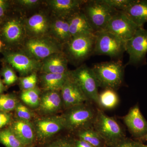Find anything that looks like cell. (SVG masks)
Returning a JSON list of instances; mask_svg holds the SVG:
<instances>
[{"label": "cell", "mask_w": 147, "mask_h": 147, "mask_svg": "<svg viewBox=\"0 0 147 147\" xmlns=\"http://www.w3.org/2000/svg\"><path fill=\"white\" fill-rule=\"evenodd\" d=\"M125 52V42L112 33L105 30L96 33L93 54L120 57Z\"/></svg>", "instance_id": "cell-7"}, {"label": "cell", "mask_w": 147, "mask_h": 147, "mask_svg": "<svg viewBox=\"0 0 147 147\" xmlns=\"http://www.w3.org/2000/svg\"><path fill=\"white\" fill-rule=\"evenodd\" d=\"M40 94V90L36 87L32 89L23 90L20 98L21 100L27 105L32 108H36L39 106Z\"/></svg>", "instance_id": "cell-28"}, {"label": "cell", "mask_w": 147, "mask_h": 147, "mask_svg": "<svg viewBox=\"0 0 147 147\" xmlns=\"http://www.w3.org/2000/svg\"><path fill=\"white\" fill-rule=\"evenodd\" d=\"M139 27L147 23V0H133L128 8L122 11Z\"/></svg>", "instance_id": "cell-22"}, {"label": "cell", "mask_w": 147, "mask_h": 147, "mask_svg": "<svg viewBox=\"0 0 147 147\" xmlns=\"http://www.w3.org/2000/svg\"><path fill=\"white\" fill-rule=\"evenodd\" d=\"M112 147H140L139 142H135L126 137L122 139L119 142Z\"/></svg>", "instance_id": "cell-35"}, {"label": "cell", "mask_w": 147, "mask_h": 147, "mask_svg": "<svg viewBox=\"0 0 147 147\" xmlns=\"http://www.w3.org/2000/svg\"><path fill=\"white\" fill-rule=\"evenodd\" d=\"M48 5L56 18L67 19L82 10L86 2L84 0H50Z\"/></svg>", "instance_id": "cell-15"}, {"label": "cell", "mask_w": 147, "mask_h": 147, "mask_svg": "<svg viewBox=\"0 0 147 147\" xmlns=\"http://www.w3.org/2000/svg\"><path fill=\"white\" fill-rule=\"evenodd\" d=\"M79 139L89 143L94 147H104L105 145L102 138L92 126L77 131Z\"/></svg>", "instance_id": "cell-25"}, {"label": "cell", "mask_w": 147, "mask_h": 147, "mask_svg": "<svg viewBox=\"0 0 147 147\" xmlns=\"http://www.w3.org/2000/svg\"><path fill=\"white\" fill-rule=\"evenodd\" d=\"M74 147H94L89 143L82 139H78L73 141Z\"/></svg>", "instance_id": "cell-39"}, {"label": "cell", "mask_w": 147, "mask_h": 147, "mask_svg": "<svg viewBox=\"0 0 147 147\" xmlns=\"http://www.w3.org/2000/svg\"><path fill=\"white\" fill-rule=\"evenodd\" d=\"M127 127L134 137L141 139L147 133V122L143 116L139 106L131 108L123 117Z\"/></svg>", "instance_id": "cell-16"}, {"label": "cell", "mask_w": 147, "mask_h": 147, "mask_svg": "<svg viewBox=\"0 0 147 147\" xmlns=\"http://www.w3.org/2000/svg\"><path fill=\"white\" fill-rule=\"evenodd\" d=\"M5 60L21 75L26 76L40 70L41 62L31 57L23 52H7Z\"/></svg>", "instance_id": "cell-11"}, {"label": "cell", "mask_w": 147, "mask_h": 147, "mask_svg": "<svg viewBox=\"0 0 147 147\" xmlns=\"http://www.w3.org/2000/svg\"><path fill=\"white\" fill-rule=\"evenodd\" d=\"M69 71L65 74H42L40 77L42 88L45 91L61 90L68 78Z\"/></svg>", "instance_id": "cell-24"}, {"label": "cell", "mask_w": 147, "mask_h": 147, "mask_svg": "<svg viewBox=\"0 0 147 147\" xmlns=\"http://www.w3.org/2000/svg\"><path fill=\"white\" fill-rule=\"evenodd\" d=\"M119 97L115 90L105 89L99 94L98 105L105 109H112L119 104Z\"/></svg>", "instance_id": "cell-26"}, {"label": "cell", "mask_w": 147, "mask_h": 147, "mask_svg": "<svg viewBox=\"0 0 147 147\" xmlns=\"http://www.w3.org/2000/svg\"><path fill=\"white\" fill-rule=\"evenodd\" d=\"M1 74L3 78L4 84L7 86H11L15 84L18 79L13 68L9 65L5 66L3 68Z\"/></svg>", "instance_id": "cell-31"}, {"label": "cell", "mask_w": 147, "mask_h": 147, "mask_svg": "<svg viewBox=\"0 0 147 147\" xmlns=\"http://www.w3.org/2000/svg\"><path fill=\"white\" fill-rule=\"evenodd\" d=\"M92 127L107 147H112L125 137L122 128L116 120L100 109L96 111Z\"/></svg>", "instance_id": "cell-2"}, {"label": "cell", "mask_w": 147, "mask_h": 147, "mask_svg": "<svg viewBox=\"0 0 147 147\" xmlns=\"http://www.w3.org/2000/svg\"><path fill=\"white\" fill-rule=\"evenodd\" d=\"M96 111L86 103L67 109L62 117L65 129L71 131H78L92 126Z\"/></svg>", "instance_id": "cell-5"}, {"label": "cell", "mask_w": 147, "mask_h": 147, "mask_svg": "<svg viewBox=\"0 0 147 147\" xmlns=\"http://www.w3.org/2000/svg\"><path fill=\"white\" fill-rule=\"evenodd\" d=\"M19 5L26 8H32L38 5L40 3L38 0H19L16 1Z\"/></svg>", "instance_id": "cell-36"}, {"label": "cell", "mask_w": 147, "mask_h": 147, "mask_svg": "<svg viewBox=\"0 0 147 147\" xmlns=\"http://www.w3.org/2000/svg\"><path fill=\"white\" fill-rule=\"evenodd\" d=\"M67 58L62 52L51 55L41 62L40 71L42 74H65L68 73Z\"/></svg>", "instance_id": "cell-18"}, {"label": "cell", "mask_w": 147, "mask_h": 147, "mask_svg": "<svg viewBox=\"0 0 147 147\" xmlns=\"http://www.w3.org/2000/svg\"><path fill=\"white\" fill-rule=\"evenodd\" d=\"M61 91L63 106L66 109L89 101L79 84L71 76L70 71L68 78Z\"/></svg>", "instance_id": "cell-12"}, {"label": "cell", "mask_w": 147, "mask_h": 147, "mask_svg": "<svg viewBox=\"0 0 147 147\" xmlns=\"http://www.w3.org/2000/svg\"><path fill=\"white\" fill-rule=\"evenodd\" d=\"M13 120L10 113L0 112V129L10 125Z\"/></svg>", "instance_id": "cell-34"}, {"label": "cell", "mask_w": 147, "mask_h": 147, "mask_svg": "<svg viewBox=\"0 0 147 147\" xmlns=\"http://www.w3.org/2000/svg\"><path fill=\"white\" fill-rule=\"evenodd\" d=\"M8 8V2L4 0H0V22L5 17Z\"/></svg>", "instance_id": "cell-38"}, {"label": "cell", "mask_w": 147, "mask_h": 147, "mask_svg": "<svg viewBox=\"0 0 147 147\" xmlns=\"http://www.w3.org/2000/svg\"><path fill=\"white\" fill-rule=\"evenodd\" d=\"M51 22L43 12L34 14L24 21L27 34L30 38L46 36L49 32Z\"/></svg>", "instance_id": "cell-17"}, {"label": "cell", "mask_w": 147, "mask_h": 147, "mask_svg": "<svg viewBox=\"0 0 147 147\" xmlns=\"http://www.w3.org/2000/svg\"><path fill=\"white\" fill-rule=\"evenodd\" d=\"M17 118L29 121L34 117V114L28 107L21 102H18L15 110Z\"/></svg>", "instance_id": "cell-32"}, {"label": "cell", "mask_w": 147, "mask_h": 147, "mask_svg": "<svg viewBox=\"0 0 147 147\" xmlns=\"http://www.w3.org/2000/svg\"><path fill=\"white\" fill-rule=\"evenodd\" d=\"M70 73L89 100L98 104L99 86L92 68L83 64Z\"/></svg>", "instance_id": "cell-9"}, {"label": "cell", "mask_w": 147, "mask_h": 147, "mask_svg": "<svg viewBox=\"0 0 147 147\" xmlns=\"http://www.w3.org/2000/svg\"><path fill=\"white\" fill-rule=\"evenodd\" d=\"M141 139L142 140H144V141H146V142H147V133L146 135L144 136V137H142V138H141Z\"/></svg>", "instance_id": "cell-41"}, {"label": "cell", "mask_w": 147, "mask_h": 147, "mask_svg": "<svg viewBox=\"0 0 147 147\" xmlns=\"http://www.w3.org/2000/svg\"><path fill=\"white\" fill-rule=\"evenodd\" d=\"M92 69L99 87L116 90L123 84L124 67L121 61L96 63Z\"/></svg>", "instance_id": "cell-1"}, {"label": "cell", "mask_w": 147, "mask_h": 147, "mask_svg": "<svg viewBox=\"0 0 147 147\" xmlns=\"http://www.w3.org/2000/svg\"><path fill=\"white\" fill-rule=\"evenodd\" d=\"M0 33L3 41L10 46L21 44L27 34L24 22L16 18L6 21L1 27Z\"/></svg>", "instance_id": "cell-13"}, {"label": "cell", "mask_w": 147, "mask_h": 147, "mask_svg": "<svg viewBox=\"0 0 147 147\" xmlns=\"http://www.w3.org/2000/svg\"><path fill=\"white\" fill-rule=\"evenodd\" d=\"M34 127L37 137L41 139L50 138L65 128L62 116L38 119L35 122Z\"/></svg>", "instance_id": "cell-14"}, {"label": "cell", "mask_w": 147, "mask_h": 147, "mask_svg": "<svg viewBox=\"0 0 147 147\" xmlns=\"http://www.w3.org/2000/svg\"><path fill=\"white\" fill-rule=\"evenodd\" d=\"M63 46L52 38H30L24 43L23 52L40 61L56 53L62 52Z\"/></svg>", "instance_id": "cell-6"}, {"label": "cell", "mask_w": 147, "mask_h": 147, "mask_svg": "<svg viewBox=\"0 0 147 147\" xmlns=\"http://www.w3.org/2000/svg\"><path fill=\"white\" fill-rule=\"evenodd\" d=\"M48 147H74L73 141L60 139L50 145Z\"/></svg>", "instance_id": "cell-37"}, {"label": "cell", "mask_w": 147, "mask_h": 147, "mask_svg": "<svg viewBox=\"0 0 147 147\" xmlns=\"http://www.w3.org/2000/svg\"><path fill=\"white\" fill-rule=\"evenodd\" d=\"M3 43L2 42L1 40H0V50H1V48L2 46Z\"/></svg>", "instance_id": "cell-43"}, {"label": "cell", "mask_w": 147, "mask_h": 147, "mask_svg": "<svg viewBox=\"0 0 147 147\" xmlns=\"http://www.w3.org/2000/svg\"><path fill=\"white\" fill-rule=\"evenodd\" d=\"M104 3L117 11H123L127 9L133 0H102Z\"/></svg>", "instance_id": "cell-33"}, {"label": "cell", "mask_w": 147, "mask_h": 147, "mask_svg": "<svg viewBox=\"0 0 147 147\" xmlns=\"http://www.w3.org/2000/svg\"><path fill=\"white\" fill-rule=\"evenodd\" d=\"M5 86L4 85L3 82L0 79V94H2L3 92L5 90Z\"/></svg>", "instance_id": "cell-40"}, {"label": "cell", "mask_w": 147, "mask_h": 147, "mask_svg": "<svg viewBox=\"0 0 147 147\" xmlns=\"http://www.w3.org/2000/svg\"><path fill=\"white\" fill-rule=\"evenodd\" d=\"M104 147H107L106 146H104Z\"/></svg>", "instance_id": "cell-44"}, {"label": "cell", "mask_w": 147, "mask_h": 147, "mask_svg": "<svg viewBox=\"0 0 147 147\" xmlns=\"http://www.w3.org/2000/svg\"><path fill=\"white\" fill-rule=\"evenodd\" d=\"M49 33L52 38L63 45L71 39L68 20L64 18H56L50 23Z\"/></svg>", "instance_id": "cell-23"}, {"label": "cell", "mask_w": 147, "mask_h": 147, "mask_svg": "<svg viewBox=\"0 0 147 147\" xmlns=\"http://www.w3.org/2000/svg\"><path fill=\"white\" fill-rule=\"evenodd\" d=\"M139 28L124 12L117 11L110 19L104 30L112 33L126 42Z\"/></svg>", "instance_id": "cell-10"}, {"label": "cell", "mask_w": 147, "mask_h": 147, "mask_svg": "<svg viewBox=\"0 0 147 147\" xmlns=\"http://www.w3.org/2000/svg\"><path fill=\"white\" fill-rule=\"evenodd\" d=\"M19 102L13 94H0V112L10 113L15 110Z\"/></svg>", "instance_id": "cell-29"}, {"label": "cell", "mask_w": 147, "mask_h": 147, "mask_svg": "<svg viewBox=\"0 0 147 147\" xmlns=\"http://www.w3.org/2000/svg\"><path fill=\"white\" fill-rule=\"evenodd\" d=\"M0 143L6 147H24L9 127L0 129Z\"/></svg>", "instance_id": "cell-27"}, {"label": "cell", "mask_w": 147, "mask_h": 147, "mask_svg": "<svg viewBox=\"0 0 147 147\" xmlns=\"http://www.w3.org/2000/svg\"><path fill=\"white\" fill-rule=\"evenodd\" d=\"M9 127L24 146L33 142L35 132L30 122L17 118L12 121Z\"/></svg>", "instance_id": "cell-20"}, {"label": "cell", "mask_w": 147, "mask_h": 147, "mask_svg": "<svg viewBox=\"0 0 147 147\" xmlns=\"http://www.w3.org/2000/svg\"><path fill=\"white\" fill-rule=\"evenodd\" d=\"M82 10L95 33L104 30L110 19L117 11L102 0L86 1Z\"/></svg>", "instance_id": "cell-3"}, {"label": "cell", "mask_w": 147, "mask_h": 147, "mask_svg": "<svg viewBox=\"0 0 147 147\" xmlns=\"http://www.w3.org/2000/svg\"><path fill=\"white\" fill-rule=\"evenodd\" d=\"M139 145L140 147H147V145L144 144L143 143L139 142Z\"/></svg>", "instance_id": "cell-42"}, {"label": "cell", "mask_w": 147, "mask_h": 147, "mask_svg": "<svg viewBox=\"0 0 147 147\" xmlns=\"http://www.w3.org/2000/svg\"><path fill=\"white\" fill-rule=\"evenodd\" d=\"M125 52L129 56L128 64H144L147 53V30L137 29L133 36L125 42Z\"/></svg>", "instance_id": "cell-8"}, {"label": "cell", "mask_w": 147, "mask_h": 147, "mask_svg": "<svg viewBox=\"0 0 147 147\" xmlns=\"http://www.w3.org/2000/svg\"><path fill=\"white\" fill-rule=\"evenodd\" d=\"M95 35L72 37L63 45L62 52L69 62L82 63L93 53Z\"/></svg>", "instance_id": "cell-4"}, {"label": "cell", "mask_w": 147, "mask_h": 147, "mask_svg": "<svg viewBox=\"0 0 147 147\" xmlns=\"http://www.w3.org/2000/svg\"><path fill=\"white\" fill-rule=\"evenodd\" d=\"M71 37L79 36H93L95 32L82 10L68 19Z\"/></svg>", "instance_id": "cell-19"}, {"label": "cell", "mask_w": 147, "mask_h": 147, "mask_svg": "<svg viewBox=\"0 0 147 147\" xmlns=\"http://www.w3.org/2000/svg\"><path fill=\"white\" fill-rule=\"evenodd\" d=\"M63 106L61 93L57 91H49L40 96L38 108L44 114H50L58 112Z\"/></svg>", "instance_id": "cell-21"}, {"label": "cell", "mask_w": 147, "mask_h": 147, "mask_svg": "<svg viewBox=\"0 0 147 147\" xmlns=\"http://www.w3.org/2000/svg\"><path fill=\"white\" fill-rule=\"evenodd\" d=\"M37 80L36 73L34 72L19 79L20 87L23 90L34 88L36 87Z\"/></svg>", "instance_id": "cell-30"}]
</instances>
